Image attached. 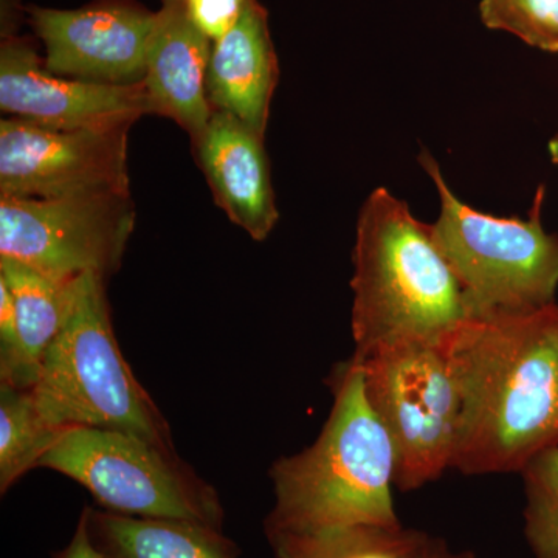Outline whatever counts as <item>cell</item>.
<instances>
[{"mask_svg": "<svg viewBox=\"0 0 558 558\" xmlns=\"http://www.w3.org/2000/svg\"><path fill=\"white\" fill-rule=\"evenodd\" d=\"M64 432L47 421L32 388L0 384V494L39 469L40 459Z\"/></svg>", "mask_w": 558, "mask_h": 558, "instance_id": "18", "label": "cell"}, {"mask_svg": "<svg viewBox=\"0 0 558 558\" xmlns=\"http://www.w3.org/2000/svg\"><path fill=\"white\" fill-rule=\"evenodd\" d=\"M481 20L543 51H558V0H481Z\"/></svg>", "mask_w": 558, "mask_h": 558, "instance_id": "20", "label": "cell"}, {"mask_svg": "<svg viewBox=\"0 0 558 558\" xmlns=\"http://www.w3.org/2000/svg\"><path fill=\"white\" fill-rule=\"evenodd\" d=\"M433 535L396 527L352 526L326 529L314 534L270 535L267 542L277 558H418Z\"/></svg>", "mask_w": 558, "mask_h": 558, "instance_id": "17", "label": "cell"}, {"mask_svg": "<svg viewBox=\"0 0 558 558\" xmlns=\"http://www.w3.org/2000/svg\"><path fill=\"white\" fill-rule=\"evenodd\" d=\"M446 352L459 395L450 469L521 473L558 447V304L532 314L472 317Z\"/></svg>", "mask_w": 558, "mask_h": 558, "instance_id": "1", "label": "cell"}, {"mask_svg": "<svg viewBox=\"0 0 558 558\" xmlns=\"http://www.w3.org/2000/svg\"><path fill=\"white\" fill-rule=\"evenodd\" d=\"M418 163L438 190L433 236L464 289L470 315H523L557 304L558 236L543 227L545 185L526 219L498 218L459 199L428 150Z\"/></svg>", "mask_w": 558, "mask_h": 558, "instance_id": "5", "label": "cell"}, {"mask_svg": "<svg viewBox=\"0 0 558 558\" xmlns=\"http://www.w3.org/2000/svg\"><path fill=\"white\" fill-rule=\"evenodd\" d=\"M278 80L269 13L258 0H250L238 24L213 43L207 72L209 105L266 137Z\"/></svg>", "mask_w": 558, "mask_h": 558, "instance_id": "14", "label": "cell"}, {"mask_svg": "<svg viewBox=\"0 0 558 558\" xmlns=\"http://www.w3.org/2000/svg\"><path fill=\"white\" fill-rule=\"evenodd\" d=\"M418 558H476L475 554L470 550H461V553H453L447 546V543L442 538L432 537L429 539L427 548H425L422 556Z\"/></svg>", "mask_w": 558, "mask_h": 558, "instance_id": "24", "label": "cell"}, {"mask_svg": "<svg viewBox=\"0 0 558 558\" xmlns=\"http://www.w3.org/2000/svg\"><path fill=\"white\" fill-rule=\"evenodd\" d=\"M131 193L58 199L0 196V258L20 260L54 281L120 270L135 229Z\"/></svg>", "mask_w": 558, "mask_h": 558, "instance_id": "8", "label": "cell"}, {"mask_svg": "<svg viewBox=\"0 0 558 558\" xmlns=\"http://www.w3.org/2000/svg\"><path fill=\"white\" fill-rule=\"evenodd\" d=\"M131 128L54 130L13 117L0 121V196L131 193Z\"/></svg>", "mask_w": 558, "mask_h": 558, "instance_id": "9", "label": "cell"}, {"mask_svg": "<svg viewBox=\"0 0 558 558\" xmlns=\"http://www.w3.org/2000/svg\"><path fill=\"white\" fill-rule=\"evenodd\" d=\"M213 40L190 20L186 0H161L146 53L145 84L153 113L167 117L191 142L199 137L213 110L207 72Z\"/></svg>", "mask_w": 558, "mask_h": 558, "instance_id": "13", "label": "cell"}, {"mask_svg": "<svg viewBox=\"0 0 558 558\" xmlns=\"http://www.w3.org/2000/svg\"><path fill=\"white\" fill-rule=\"evenodd\" d=\"M548 149H549L550 160H553V163L558 165V132L556 135H554L553 138H550Z\"/></svg>", "mask_w": 558, "mask_h": 558, "instance_id": "25", "label": "cell"}, {"mask_svg": "<svg viewBox=\"0 0 558 558\" xmlns=\"http://www.w3.org/2000/svg\"><path fill=\"white\" fill-rule=\"evenodd\" d=\"M0 279L13 296L17 322L16 362L5 376H0V384L33 388L64 323L70 282L54 281L10 258H0Z\"/></svg>", "mask_w": 558, "mask_h": 558, "instance_id": "16", "label": "cell"}, {"mask_svg": "<svg viewBox=\"0 0 558 558\" xmlns=\"http://www.w3.org/2000/svg\"><path fill=\"white\" fill-rule=\"evenodd\" d=\"M329 387L333 405L317 440L271 464L275 506L264 521L266 537L402 524L392 498L395 446L366 399L359 363H339Z\"/></svg>", "mask_w": 558, "mask_h": 558, "instance_id": "3", "label": "cell"}, {"mask_svg": "<svg viewBox=\"0 0 558 558\" xmlns=\"http://www.w3.org/2000/svg\"><path fill=\"white\" fill-rule=\"evenodd\" d=\"M32 391L54 427L112 429L175 451L167 418L121 352L97 275L70 282L64 323Z\"/></svg>", "mask_w": 558, "mask_h": 558, "instance_id": "4", "label": "cell"}, {"mask_svg": "<svg viewBox=\"0 0 558 558\" xmlns=\"http://www.w3.org/2000/svg\"><path fill=\"white\" fill-rule=\"evenodd\" d=\"M351 288L354 357L399 347H446L470 315L464 289L407 202L377 189L360 208Z\"/></svg>", "mask_w": 558, "mask_h": 558, "instance_id": "2", "label": "cell"}, {"mask_svg": "<svg viewBox=\"0 0 558 558\" xmlns=\"http://www.w3.org/2000/svg\"><path fill=\"white\" fill-rule=\"evenodd\" d=\"M0 109L13 119L54 130L132 126L153 113L145 84L117 86L54 75L35 43L3 35L0 44Z\"/></svg>", "mask_w": 558, "mask_h": 558, "instance_id": "11", "label": "cell"}, {"mask_svg": "<svg viewBox=\"0 0 558 558\" xmlns=\"http://www.w3.org/2000/svg\"><path fill=\"white\" fill-rule=\"evenodd\" d=\"M81 515L101 558H240L222 529L174 519L123 515L86 508Z\"/></svg>", "mask_w": 558, "mask_h": 558, "instance_id": "15", "label": "cell"}, {"mask_svg": "<svg viewBox=\"0 0 558 558\" xmlns=\"http://www.w3.org/2000/svg\"><path fill=\"white\" fill-rule=\"evenodd\" d=\"M396 451V487L416 490L451 468L459 395L446 347H399L351 357Z\"/></svg>", "mask_w": 558, "mask_h": 558, "instance_id": "7", "label": "cell"}, {"mask_svg": "<svg viewBox=\"0 0 558 558\" xmlns=\"http://www.w3.org/2000/svg\"><path fill=\"white\" fill-rule=\"evenodd\" d=\"M46 49L44 68L65 78L131 86L145 78L157 11L134 0H95L75 10L27 7Z\"/></svg>", "mask_w": 558, "mask_h": 558, "instance_id": "10", "label": "cell"}, {"mask_svg": "<svg viewBox=\"0 0 558 558\" xmlns=\"http://www.w3.org/2000/svg\"><path fill=\"white\" fill-rule=\"evenodd\" d=\"M264 140L230 113L215 110L191 142L216 204L253 241H266L279 220Z\"/></svg>", "mask_w": 558, "mask_h": 558, "instance_id": "12", "label": "cell"}, {"mask_svg": "<svg viewBox=\"0 0 558 558\" xmlns=\"http://www.w3.org/2000/svg\"><path fill=\"white\" fill-rule=\"evenodd\" d=\"M86 488L101 509L222 529L218 490L175 451L112 429L73 427L39 462Z\"/></svg>", "mask_w": 558, "mask_h": 558, "instance_id": "6", "label": "cell"}, {"mask_svg": "<svg viewBox=\"0 0 558 558\" xmlns=\"http://www.w3.org/2000/svg\"><path fill=\"white\" fill-rule=\"evenodd\" d=\"M17 355V322L13 296L0 279V376H5Z\"/></svg>", "mask_w": 558, "mask_h": 558, "instance_id": "22", "label": "cell"}, {"mask_svg": "<svg viewBox=\"0 0 558 558\" xmlns=\"http://www.w3.org/2000/svg\"><path fill=\"white\" fill-rule=\"evenodd\" d=\"M250 0H186L190 20L209 40H218L238 24Z\"/></svg>", "mask_w": 558, "mask_h": 558, "instance_id": "21", "label": "cell"}, {"mask_svg": "<svg viewBox=\"0 0 558 558\" xmlns=\"http://www.w3.org/2000/svg\"><path fill=\"white\" fill-rule=\"evenodd\" d=\"M53 558H101L98 550L92 545L83 515H80L78 524H76L69 545L54 553Z\"/></svg>", "mask_w": 558, "mask_h": 558, "instance_id": "23", "label": "cell"}, {"mask_svg": "<svg viewBox=\"0 0 558 558\" xmlns=\"http://www.w3.org/2000/svg\"><path fill=\"white\" fill-rule=\"evenodd\" d=\"M524 537L535 558H558V447L532 459L523 472Z\"/></svg>", "mask_w": 558, "mask_h": 558, "instance_id": "19", "label": "cell"}]
</instances>
